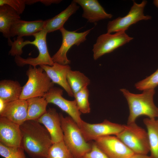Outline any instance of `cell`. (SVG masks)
I'll return each mask as SVG.
<instances>
[{
	"label": "cell",
	"mask_w": 158,
	"mask_h": 158,
	"mask_svg": "<svg viewBox=\"0 0 158 158\" xmlns=\"http://www.w3.org/2000/svg\"><path fill=\"white\" fill-rule=\"evenodd\" d=\"M93 28L81 32L69 31L64 27L59 30L62 36L61 44L58 50L52 56L54 63L63 65H69L71 61L67 56V54L70 48L74 45L78 46L86 40V37Z\"/></svg>",
	"instance_id": "cell-9"
},
{
	"label": "cell",
	"mask_w": 158,
	"mask_h": 158,
	"mask_svg": "<svg viewBox=\"0 0 158 158\" xmlns=\"http://www.w3.org/2000/svg\"><path fill=\"white\" fill-rule=\"evenodd\" d=\"M158 86V68L153 73L135 84L137 89L141 91L154 89Z\"/></svg>",
	"instance_id": "cell-28"
},
{
	"label": "cell",
	"mask_w": 158,
	"mask_h": 158,
	"mask_svg": "<svg viewBox=\"0 0 158 158\" xmlns=\"http://www.w3.org/2000/svg\"><path fill=\"white\" fill-rule=\"evenodd\" d=\"M63 90L62 89L54 86L44 97L48 103L56 105L67 113L79 127L83 120L80 117L81 113L78 108L75 100H68L63 97Z\"/></svg>",
	"instance_id": "cell-11"
},
{
	"label": "cell",
	"mask_w": 158,
	"mask_h": 158,
	"mask_svg": "<svg viewBox=\"0 0 158 158\" xmlns=\"http://www.w3.org/2000/svg\"><path fill=\"white\" fill-rule=\"evenodd\" d=\"M22 147H11L0 143V154L5 158H27Z\"/></svg>",
	"instance_id": "cell-27"
},
{
	"label": "cell",
	"mask_w": 158,
	"mask_h": 158,
	"mask_svg": "<svg viewBox=\"0 0 158 158\" xmlns=\"http://www.w3.org/2000/svg\"><path fill=\"white\" fill-rule=\"evenodd\" d=\"M120 91L126 99L129 109L127 124L135 122L136 119L142 115L150 118L158 117V108L153 101L154 89L144 90L141 94L132 93L125 89Z\"/></svg>",
	"instance_id": "cell-3"
},
{
	"label": "cell",
	"mask_w": 158,
	"mask_h": 158,
	"mask_svg": "<svg viewBox=\"0 0 158 158\" xmlns=\"http://www.w3.org/2000/svg\"><path fill=\"white\" fill-rule=\"evenodd\" d=\"M26 100L27 120H37L46 112L48 103L44 97H33Z\"/></svg>",
	"instance_id": "cell-23"
},
{
	"label": "cell",
	"mask_w": 158,
	"mask_h": 158,
	"mask_svg": "<svg viewBox=\"0 0 158 158\" xmlns=\"http://www.w3.org/2000/svg\"><path fill=\"white\" fill-rule=\"evenodd\" d=\"M153 3L155 6L158 7V0H155L153 1Z\"/></svg>",
	"instance_id": "cell-34"
},
{
	"label": "cell",
	"mask_w": 158,
	"mask_h": 158,
	"mask_svg": "<svg viewBox=\"0 0 158 158\" xmlns=\"http://www.w3.org/2000/svg\"><path fill=\"white\" fill-rule=\"evenodd\" d=\"M59 114L65 145L73 158H82L91 150V142L86 141L80 128L70 116L64 117L61 113Z\"/></svg>",
	"instance_id": "cell-4"
},
{
	"label": "cell",
	"mask_w": 158,
	"mask_h": 158,
	"mask_svg": "<svg viewBox=\"0 0 158 158\" xmlns=\"http://www.w3.org/2000/svg\"></svg>",
	"instance_id": "cell-36"
},
{
	"label": "cell",
	"mask_w": 158,
	"mask_h": 158,
	"mask_svg": "<svg viewBox=\"0 0 158 158\" xmlns=\"http://www.w3.org/2000/svg\"><path fill=\"white\" fill-rule=\"evenodd\" d=\"M157 121L158 122V119L157 120Z\"/></svg>",
	"instance_id": "cell-35"
},
{
	"label": "cell",
	"mask_w": 158,
	"mask_h": 158,
	"mask_svg": "<svg viewBox=\"0 0 158 158\" xmlns=\"http://www.w3.org/2000/svg\"><path fill=\"white\" fill-rule=\"evenodd\" d=\"M20 127L24 151L32 158H46L53 143L46 128L37 120H27Z\"/></svg>",
	"instance_id": "cell-2"
},
{
	"label": "cell",
	"mask_w": 158,
	"mask_h": 158,
	"mask_svg": "<svg viewBox=\"0 0 158 158\" xmlns=\"http://www.w3.org/2000/svg\"><path fill=\"white\" fill-rule=\"evenodd\" d=\"M44 23V20H41L26 21L18 19L11 27L10 37L17 36V37L22 38L25 36H33L43 30Z\"/></svg>",
	"instance_id": "cell-18"
},
{
	"label": "cell",
	"mask_w": 158,
	"mask_h": 158,
	"mask_svg": "<svg viewBox=\"0 0 158 158\" xmlns=\"http://www.w3.org/2000/svg\"><path fill=\"white\" fill-rule=\"evenodd\" d=\"M47 32L43 30L34 35L32 41H24L22 38L17 37L11 43V51L15 55L16 65L23 67L29 65L35 67L38 65L52 66L54 63L49 54L47 47L46 37Z\"/></svg>",
	"instance_id": "cell-1"
},
{
	"label": "cell",
	"mask_w": 158,
	"mask_h": 158,
	"mask_svg": "<svg viewBox=\"0 0 158 158\" xmlns=\"http://www.w3.org/2000/svg\"><path fill=\"white\" fill-rule=\"evenodd\" d=\"M89 95V91L87 87H86L74 95L77 106L81 113L88 114L90 112V108L88 99Z\"/></svg>",
	"instance_id": "cell-26"
},
{
	"label": "cell",
	"mask_w": 158,
	"mask_h": 158,
	"mask_svg": "<svg viewBox=\"0 0 158 158\" xmlns=\"http://www.w3.org/2000/svg\"><path fill=\"white\" fill-rule=\"evenodd\" d=\"M19 19L20 15L10 6L6 4L0 6V32L4 37L10 39L11 27Z\"/></svg>",
	"instance_id": "cell-21"
},
{
	"label": "cell",
	"mask_w": 158,
	"mask_h": 158,
	"mask_svg": "<svg viewBox=\"0 0 158 158\" xmlns=\"http://www.w3.org/2000/svg\"><path fill=\"white\" fill-rule=\"evenodd\" d=\"M26 75L28 80L23 86L20 99L27 100L33 97H44L54 86V84L40 66L37 68L29 65Z\"/></svg>",
	"instance_id": "cell-5"
},
{
	"label": "cell",
	"mask_w": 158,
	"mask_h": 158,
	"mask_svg": "<svg viewBox=\"0 0 158 158\" xmlns=\"http://www.w3.org/2000/svg\"><path fill=\"white\" fill-rule=\"evenodd\" d=\"M147 1L143 0L138 4L133 1V6L128 13L123 17H119L108 22L107 27V33H111L128 30L131 25L141 20L151 19V17L145 15L144 8Z\"/></svg>",
	"instance_id": "cell-8"
},
{
	"label": "cell",
	"mask_w": 158,
	"mask_h": 158,
	"mask_svg": "<svg viewBox=\"0 0 158 158\" xmlns=\"http://www.w3.org/2000/svg\"><path fill=\"white\" fill-rule=\"evenodd\" d=\"M61 1L62 0H30L29 3L30 5H31L40 2L46 6H49L52 4H59Z\"/></svg>",
	"instance_id": "cell-31"
},
{
	"label": "cell",
	"mask_w": 158,
	"mask_h": 158,
	"mask_svg": "<svg viewBox=\"0 0 158 158\" xmlns=\"http://www.w3.org/2000/svg\"><path fill=\"white\" fill-rule=\"evenodd\" d=\"M116 136L134 153L147 154L150 152L147 131L135 122L127 124Z\"/></svg>",
	"instance_id": "cell-6"
},
{
	"label": "cell",
	"mask_w": 158,
	"mask_h": 158,
	"mask_svg": "<svg viewBox=\"0 0 158 158\" xmlns=\"http://www.w3.org/2000/svg\"><path fill=\"white\" fill-rule=\"evenodd\" d=\"M79 6L74 1L64 10L54 17L44 20L43 30L47 33L60 30L63 27V25L69 17L76 13L79 9Z\"/></svg>",
	"instance_id": "cell-19"
},
{
	"label": "cell",
	"mask_w": 158,
	"mask_h": 158,
	"mask_svg": "<svg viewBox=\"0 0 158 158\" xmlns=\"http://www.w3.org/2000/svg\"><path fill=\"white\" fill-rule=\"evenodd\" d=\"M94 141L109 158H128L134 153L116 136H103Z\"/></svg>",
	"instance_id": "cell-12"
},
{
	"label": "cell",
	"mask_w": 158,
	"mask_h": 158,
	"mask_svg": "<svg viewBox=\"0 0 158 158\" xmlns=\"http://www.w3.org/2000/svg\"><path fill=\"white\" fill-rule=\"evenodd\" d=\"M23 87L17 81L4 79L0 81V99L6 103L19 99Z\"/></svg>",
	"instance_id": "cell-20"
},
{
	"label": "cell",
	"mask_w": 158,
	"mask_h": 158,
	"mask_svg": "<svg viewBox=\"0 0 158 158\" xmlns=\"http://www.w3.org/2000/svg\"><path fill=\"white\" fill-rule=\"evenodd\" d=\"M27 105L26 100L18 99L7 103L0 116L21 125L27 120Z\"/></svg>",
	"instance_id": "cell-17"
},
{
	"label": "cell",
	"mask_w": 158,
	"mask_h": 158,
	"mask_svg": "<svg viewBox=\"0 0 158 158\" xmlns=\"http://www.w3.org/2000/svg\"><path fill=\"white\" fill-rule=\"evenodd\" d=\"M133 39L124 31L114 34L107 33L100 35L93 46L94 59L96 60L104 55L112 52Z\"/></svg>",
	"instance_id": "cell-7"
},
{
	"label": "cell",
	"mask_w": 158,
	"mask_h": 158,
	"mask_svg": "<svg viewBox=\"0 0 158 158\" xmlns=\"http://www.w3.org/2000/svg\"><path fill=\"white\" fill-rule=\"evenodd\" d=\"M128 158H152L147 154L134 153Z\"/></svg>",
	"instance_id": "cell-32"
},
{
	"label": "cell",
	"mask_w": 158,
	"mask_h": 158,
	"mask_svg": "<svg viewBox=\"0 0 158 158\" xmlns=\"http://www.w3.org/2000/svg\"><path fill=\"white\" fill-rule=\"evenodd\" d=\"M22 139L20 125L0 116V143L9 147H21Z\"/></svg>",
	"instance_id": "cell-13"
},
{
	"label": "cell",
	"mask_w": 158,
	"mask_h": 158,
	"mask_svg": "<svg viewBox=\"0 0 158 158\" xmlns=\"http://www.w3.org/2000/svg\"><path fill=\"white\" fill-rule=\"evenodd\" d=\"M91 149L86 153L82 158H109L97 146L94 141H92Z\"/></svg>",
	"instance_id": "cell-30"
},
{
	"label": "cell",
	"mask_w": 158,
	"mask_h": 158,
	"mask_svg": "<svg viewBox=\"0 0 158 158\" xmlns=\"http://www.w3.org/2000/svg\"><path fill=\"white\" fill-rule=\"evenodd\" d=\"M147 129L150 156L158 158V122L155 118H148L143 119Z\"/></svg>",
	"instance_id": "cell-22"
},
{
	"label": "cell",
	"mask_w": 158,
	"mask_h": 158,
	"mask_svg": "<svg viewBox=\"0 0 158 158\" xmlns=\"http://www.w3.org/2000/svg\"><path fill=\"white\" fill-rule=\"evenodd\" d=\"M40 66L44 70L54 84L61 86L69 96L74 97L73 93L67 80L68 73L71 69L69 65H63L54 63L52 66L42 65Z\"/></svg>",
	"instance_id": "cell-15"
},
{
	"label": "cell",
	"mask_w": 158,
	"mask_h": 158,
	"mask_svg": "<svg viewBox=\"0 0 158 158\" xmlns=\"http://www.w3.org/2000/svg\"><path fill=\"white\" fill-rule=\"evenodd\" d=\"M82 8L83 18L90 23L112 18L113 15L107 13L97 0H74Z\"/></svg>",
	"instance_id": "cell-16"
},
{
	"label": "cell",
	"mask_w": 158,
	"mask_h": 158,
	"mask_svg": "<svg viewBox=\"0 0 158 158\" xmlns=\"http://www.w3.org/2000/svg\"><path fill=\"white\" fill-rule=\"evenodd\" d=\"M67 80L74 95L90 83V80L84 74L71 69L68 73Z\"/></svg>",
	"instance_id": "cell-24"
},
{
	"label": "cell",
	"mask_w": 158,
	"mask_h": 158,
	"mask_svg": "<svg viewBox=\"0 0 158 158\" xmlns=\"http://www.w3.org/2000/svg\"><path fill=\"white\" fill-rule=\"evenodd\" d=\"M8 5L20 15L24 11L26 5L25 0H0V6Z\"/></svg>",
	"instance_id": "cell-29"
},
{
	"label": "cell",
	"mask_w": 158,
	"mask_h": 158,
	"mask_svg": "<svg viewBox=\"0 0 158 158\" xmlns=\"http://www.w3.org/2000/svg\"><path fill=\"white\" fill-rule=\"evenodd\" d=\"M37 121L42 124L48 131L53 143L63 140L59 114L54 108H49Z\"/></svg>",
	"instance_id": "cell-14"
},
{
	"label": "cell",
	"mask_w": 158,
	"mask_h": 158,
	"mask_svg": "<svg viewBox=\"0 0 158 158\" xmlns=\"http://www.w3.org/2000/svg\"><path fill=\"white\" fill-rule=\"evenodd\" d=\"M7 103L0 99V113L1 112L4 108Z\"/></svg>",
	"instance_id": "cell-33"
},
{
	"label": "cell",
	"mask_w": 158,
	"mask_h": 158,
	"mask_svg": "<svg viewBox=\"0 0 158 158\" xmlns=\"http://www.w3.org/2000/svg\"><path fill=\"white\" fill-rule=\"evenodd\" d=\"M46 158H73L63 140L53 144L48 152Z\"/></svg>",
	"instance_id": "cell-25"
},
{
	"label": "cell",
	"mask_w": 158,
	"mask_h": 158,
	"mask_svg": "<svg viewBox=\"0 0 158 158\" xmlns=\"http://www.w3.org/2000/svg\"><path fill=\"white\" fill-rule=\"evenodd\" d=\"M125 125L111 122L105 119L99 123L91 124L83 120L79 128L87 142L106 135H116L124 128Z\"/></svg>",
	"instance_id": "cell-10"
}]
</instances>
